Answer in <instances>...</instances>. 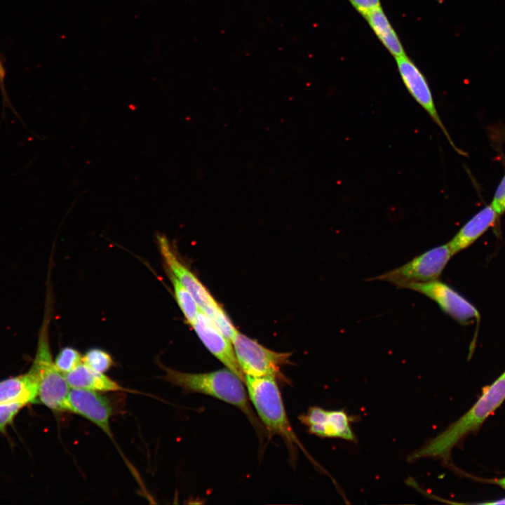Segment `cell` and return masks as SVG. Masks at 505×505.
Masks as SVG:
<instances>
[{
  "label": "cell",
  "mask_w": 505,
  "mask_h": 505,
  "mask_svg": "<svg viewBox=\"0 0 505 505\" xmlns=\"http://www.w3.org/2000/svg\"><path fill=\"white\" fill-rule=\"evenodd\" d=\"M231 341L245 377L269 376L276 380L288 382L282 372V368L291 364V353L269 349L238 331H236Z\"/></svg>",
  "instance_id": "obj_6"
},
{
  "label": "cell",
  "mask_w": 505,
  "mask_h": 505,
  "mask_svg": "<svg viewBox=\"0 0 505 505\" xmlns=\"http://www.w3.org/2000/svg\"><path fill=\"white\" fill-rule=\"evenodd\" d=\"M395 59L400 79L410 95L440 128L451 146L457 152L462 154V152L454 144L440 119L431 88L424 74L407 55Z\"/></svg>",
  "instance_id": "obj_9"
},
{
  "label": "cell",
  "mask_w": 505,
  "mask_h": 505,
  "mask_svg": "<svg viewBox=\"0 0 505 505\" xmlns=\"http://www.w3.org/2000/svg\"><path fill=\"white\" fill-rule=\"evenodd\" d=\"M25 405L22 403L0 404V432L5 433L7 426Z\"/></svg>",
  "instance_id": "obj_20"
},
{
  "label": "cell",
  "mask_w": 505,
  "mask_h": 505,
  "mask_svg": "<svg viewBox=\"0 0 505 505\" xmlns=\"http://www.w3.org/2000/svg\"><path fill=\"white\" fill-rule=\"evenodd\" d=\"M245 384L249 399L268 431L282 438L292 457L295 456V446L308 456L289 422L276 379L245 376Z\"/></svg>",
  "instance_id": "obj_3"
},
{
  "label": "cell",
  "mask_w": 505,
  "mask_h": 505,
  "mask_svg": "<svg viewBox=\"0 0 505 505\" xmlns=\"http://www.w3.org/2000/svg\"><path fill=\"white\" fill-rule=\"evenodd\" d=\"M54 362L58 370L65 375L82 362V356L76 349L66 346L60 351Z\"/></svg>",
  "instance_id": "obj_19"
},
{
  "label": "cell",
  "mask_w": 505,
  "mask_h": 505,
  "mask_svg": "<svg viewBox=\"0 0 505 505\" xmlns=\"http://www.w3.org/2000/svg\"><path fill=\"white\" fill-rule=\"evenodd\" d=\"M70 388L95 392L123 391L125 389L104 373L95 371L81 362L70 372L65 374Z\"/></svg>",
  "instance_id": "obj_15"
},
{
  "label": "cell",
  "mask_w": 505,
  "mask_h": 505,
  "mask_svg": "<svg viewBox=\"0 0 505 505\" xmlns=\"http://www.w3.org/2000/svg\"><path fill=\"white\" fill-rule=\"evenodd\" d=\"M67 411L89 420L114 441L109 425L112 408L105 397L95 391L72 388L67 396Z\"/></svg>",
  "instance_id": "obj_11"
},
{
  "label": "cell",
  "mask_w": 505,
  "mask_h": 505,
  "mask_svg": "<svg viewBox=\"0 0 505 505\" xmlns=\"http://www.w3.org/2000/svg\"><path fill=\"white\" fill-rule=\"evenodd\" d=\"M160 251L170 271L187 289L199 309L206 314L219 330L231 340L237 331L226 313L199 279L177 257L164 236H157Z\"/></svg>",
  "instance_id": "obj_5"
},
{
  "label": "cell",
  "mask_w": 505,
  "mask_h": 505,
  "mask_svg": "<svg viewBox=\"0 0 505 505\" xmlns=\"http://www.w3.org/2000/svg\"><path fill=\"white\" fill-rule=\"evenodd\" d=\"M368 24L385 48L395 58L406 55L403 44L382 6L363 15Z\"/></svg>",
  "instance_id": "obj_16"
},
{
  "label": "cell",
  "mask_w": 505,
  "mask_h": 505,
  "mask_svg": "<svg viewBox=\"0 0 505 505\" xmlns=\"http://www.w3.org/2000/svg\"><path fill=\"white\" fill-rule=\"evenodd\" d=\"M407 288L419 292L434 301L440 309L462 325H467L480 318L478 309L449 285L439 280L412 283Z\"/></svg>",
  "instance_id": "obj_8"
},
{
  "label": "cell",
  "mask_w": 505,
  "mask_h": 505,
  "mask_svg": "<svg viewBox=\"0 0 505 505\" xmlns=\"http://www.w3.org/2000/svg\"><path fill=\"white\" fill-rule=\"evenodd\" d=\"M498 216L490 204L477 213L447 243L452 255L473 244L494 224Z\"/></svg>",
  "instance_id": "obj_13"
},
{
  "label": "cell",
  "mask_w": 505,
  "mask_h": 505,
  "mask_svg": "<svg viewBox=\"0 0 505 505\" xmlns=\"http://www.w3.org/2000/svg\"><path fill=\"white\" fill-rule=\"evenodd\" d=\"M504 400L505 371L485 389L469 410L412 452L408 460L415 462L424 458L447 459L452 448L469 433L477 430Z\"/></svg>",
  "instance_id": "obj_1"
},
{
  "label": "cell",
  "mask_w": 505,
  "mask_h": 505,
  "mask_svg": "<svg viewBox=\"0 0 505 505\" xmlns=\"http://www.w3.org/2000/svg\"><path fill=\"white\" fill-rule=\"evenodd\" d=\"M497 483L505 490V477L502 478L501 479H499L497 481Z\"/></svg>",
  "instance_id": "obj_24"
},
{
  "label": "cell",
  "mask_w": 505,
  "mask_h": 505,
  "mask_svg": "<svg viewBox=\"0 0 505 505\" xmlns=\"http://www.w3.org/2000/svg\"><path fill=\"white\" fill-rule=\"evenodd\" d=\"M169 276L176 301L187 321L192 326L200 310L199 307L191 294L170 271Z\"/></svg>",
  "instance_id": "obj_17"
},
{
  "label": "cell",
  "mask_w": 505,
  "mask_h": 505,
  "mask_svg": "<svg viewBox=\"0 0 505 505\" xmlns=\"http://www.w3.org/2000/svg\"><path fill=\"white\" fill-rule=\"evenodd\" d=\"M82 362L92 370L102 373L108 371L114 364L111 355L99 348L88 349L82 356Z\"/></svg>",
  "instance_id": "obj_18"
},
{
  "label": "cell",
  "mask_w": 505,
  "mask_h": 505,
  "mask_svg": "<svg viewBox=\"0 0 505 505\" xmlns=\"http://www.w3.org/2000/svg\"><path fill=\"white\" fill-rule=\"evenodd\" d=\"M308 427L309 432L321 438H336L356 442V436L351 428L353 417L343 409L328 410L321 407L310 408L299 417Z\"/></svg>",
  "instance_id": "obj_10"
},
{
  "label": "cell",
  "mask_w": 505,
  "mask_h": 505,
  "mask_svg": "<svg viewBox=\"0 0 505 505\" xmlns=\"http://www.w3.org/2000/svg\"><path fill=\"white\" fill-rule=\"evenodd\" d=\"M46 314L40 329L36 355L29 370L38 385V403L54 411H67V400L70 387L65 375L59 371L50 351Z\"/></svg>",
  "instance_id": "obj_4"
},
{
  "label": "cell",
  "mask_w": 505,
  "mask_h": 505,
  "mask_svg": "<svg viewBox=\"0 0 505 505\" xmlns=\"http://www.w3.org/2000/svg\"><path fill=\"white\" fill-rule=\"evenodd\" d=\"M490 206L498 215L505 213V174L495 191Z\"/></svg>",
  "instance_id": "obj_21"
},
{
  "label": "cell",
  "mask_w": 505,
  "mask_h": 505,
  "mask_svg": "<svg viewBox=\"0 0 505 505\" xmlns=\"http://www.w3.org/2000/svg\"><path fill=\"white\" fill-rule=\"evenodd\" d=\"M192 327L210 352L245 383V377L237 361L232 342L219 330L211 319L199 310Z\"/></svg>",
  "instance_id": "obj_12"
},
{
  "label": "cell",
  "mask_w": 505,
  "mask_h": 505,
  "mask_svg": "<svg viewBox=\"0 0 505 505\" xmlns=\"http://www.w3.org/2000/svg\"><path fill=\"white\" fill-rule=\"evenodd\" d=\"M352 6L363 16L370 11L381 6L380 0H348Z\"/></svg>",
  "instance_id": "obj_23"
},
{
  "label": "cell",
  "mask_w": 505,
  "mask_h": 505,
  "mask_svg": "<svg viewBox=\"0 0 505 505\" xmlns=\"http://www.w3.org/2000/svg\"><path fill=\"white\" fill-rule=\"evenodd\" d=\"M489 504H505V499H502L501 500H498L497 501L490 502Z\"/></svg>",
  "instance_id": "obj_25"
},
{
  "label": "cell",
  "mask_w": 505,
  "mask_h": 505,
  "mask_svg": "<svg viewBox=\"0 0 505 505\" xmlns=\"http://www.w3.org/2000/svg\"><path fill=\"white\" fill-rule=\"evenodd\" d=\"M452 256L447 243L424 252L398 268L369 280L387 281L399 288L412 283L436 280Z\"/></svg>",
  "instance_id": "obj_7"
},
{
  "label": "cell",
  "mask_w": 505,
  "mask_h": 505,
  "mask_svg": "<svg viewBox=\"0 0 505 505\" xmlns=\"http://www.w3.org/2000/svg\"><path fill=\"white\" fill-rule=\"evenodd\" d=\"M5 78H6V70L4 69V67L3 65V63L0 59V90L2 96V102H3V112L1 119H5V110L6 109L8 108L11 109L13 112V114L17 116L18 119L22 122V120L20 119V116L18 115V112L15 111L14 107H13L11 101L8 99L6 86H5Z\"/></svg>",
  "instance_id": "obj_22"
},
{
  "label": "cell",
  "mask_w": 505,
  "mask_h": 505,
  "mask_svg": "<svg viewBox=\"0 0 505 505\" xmlns=\"http://www.w3.org/2000/svg\"><path fill=\"white\" fill-rule=\"evenodd\" d=\"M165 379L188 392L213 396L238 408L254 427L262 426L250 405L244 382L228 368L205 373H188L166 369Z\"/></svg>",
  "instance_id": "obj_2"
},
{
  "label": "cell",
  "mask_w": 505,
  "mask_h": 505,
  "mask_svg": "<svg viewBox=\"0 0 505 505\" xmlns=\"http://www.w3.org/2000/svg\"><path fill=\"white\" fill-rule=\"evenodd\" d=\"M37 382L28 370L25 374L0 381V404L38 403Z\"/></svg>",
  "instance_id": "obj_14"
}]
</instances>
